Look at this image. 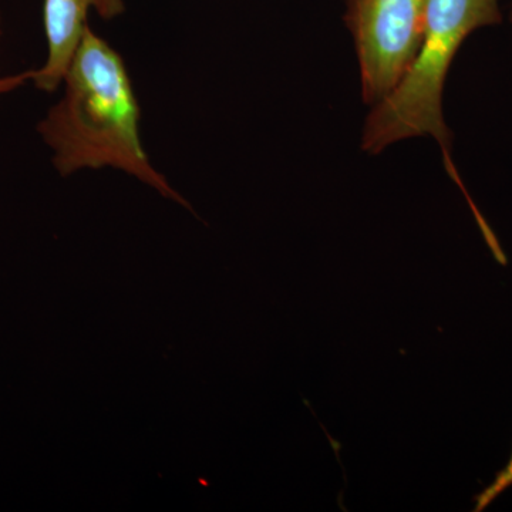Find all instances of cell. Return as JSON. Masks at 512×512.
Wrapping results in <instances>:
<instances>
[{
  "label": "cell",
  "mask_w": 512,
  "mask_h": 512,
  "mask_svg": "<svg viewBox=\"0 0 512 512\" xmlns=\"http://www.w3.org/2000/svg\"><path fill=\"white\" fill-rule=\"evenodd\" d=\"M62 87V96L36 127L57 173L70 177L114 168L194 211L148 157L140 134V103L126 62L90 26Z\"/></svg>",
  "instance_id": "cell-1"
},
{
  "label": "cell",
  "mask_w": 512,
  "mask_h": 512,
  "mask_svg": "<svg viewBox=\"0 0 512 512\" xmlns=\"http://www.w3.org/2000/svg\"><path fill=\"white\" fill-rule=\"evenodd\" d=\"M501 20L498 0H429L419 52L399 84L375 104L363 133V150L369 154H380L406 138L427 134L436 138L447 174L467 198L490 249L500 247V242L458 175L441 99L448 70L464 40L474 30L498 25Z\"/></svg>",
  "instance_id": "cell-2"
},
{
  "label": "cell",
  "mask_w": 512,
  "mask_h": 512,
  "mask_svg": "<svg viewBox=\"0 0 512 512\" xmlns=\"http://www.w3.org/2000/svg\"><path fill=\"white\" fill-rule=\"evenodd\" d=\"M355 42L363 101L383 100L413 63L423 39L429 0H345Z\"/></svg>",
  "instance_id": "cell-3"
},
{
  "label": "cell",
  "mask_w": 512,
  "mask_h": 512,
  "mask_svg": "<svg viewBox=\"0 0 512 512\" xmlns=\"http://www.w3.org/2000/svg\"><path fill=\"white\" fill-rule=\"evenodd\" d=\"M114 20L126 13L124 0H45L43 29L46 37V60L33 70L32 84L43 93H55L62 87L64 74L76 55L89 15Z\"/></svg>",
  "instance_id": "cell-4"
},
{
  "label": "cell",
  "mask_w": 512,
  "mask_h": 512,
  "mask_svg": "<svg viewBox=\"0 0 512 512\" xmlns=\"http://www.w3.org/2000/svg\"><path fill=\"white\" fill-rule=\"evenodd\" d=\"M512 487V453L510 460L505 464L503 470L498 471L495 474L494 480L491 481L487 487L484 488L481 493H478L476 497H474V512H481L487 510L491 504L500 497L501 494H504L508 488Z\"/></svg>",
  "instance_id": "cell-5"
},
{
  "label": "cell",
  "mask_w": 512,
  "mask_h": 512,
  "mask_svg": "<svg viewBox=\"0 0 512 512\" xmlns=\"http://www.w3.org/2000/svg\"><path fill=\"white\" fill-rule=\"evenodd\" d=\"M3 36V20L0 15V40ZM33 70H26V72L0 74V100L5 99L9 94L18 92L23 86L32 83Z\"/></svg>",
  "instance_id": "cell-6"
},
{
  "label": "cell",
  "mask_w": 512,
  "mask_h": 512,
  "mask_svg": "<svg viewBox=\"0 0 512 512\" xmlns=\"http://www.w3.org/2000/svg\"><path fill=\"white\" fill-rule=\"evenodd\" d=\"M511 22H512V8H511Z\"/></svg>",
  "instance_id": "cell-7"
}]
</instances>
